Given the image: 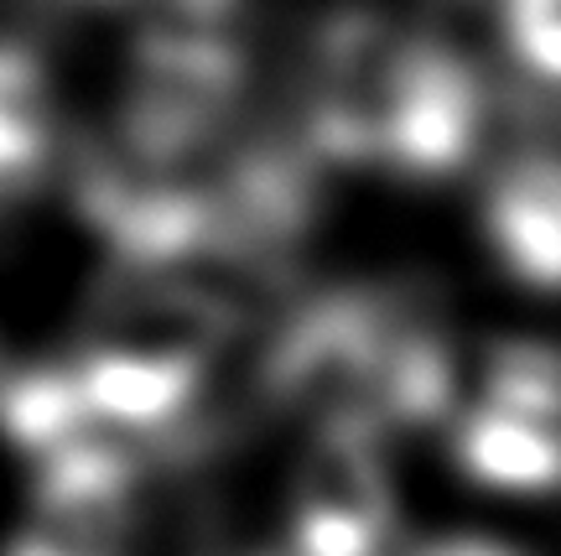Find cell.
Masks as SVG:
<instances>
[{
    "label": "cell",
    "mask_w": 561,
    "mask_h": 556,
    "mask_svg": "<svg viewBox=\"0 0 561 556\" xmlns=\"http://www.w3.org/2000/svg\"><path fill=\"white\" fill-rule=\"evenodd\" d=\"M380 438L318 432L291 484V556H380L396 520Z\"/></svg>",
    "instance_id": "obj_1"
},
{
    "label": "cell",
    "mask_w": 561,
    "mask_h": 556,
    "mask_svg": "<svg viewBox=\"0 0 561 556\" xmlns=\"http://www.w3.org/2000/svg\"><path fill=\"white\" fill-rule=\"evenodd\" d=\"M453 447H458L462 474L489 489H510V495L546 489L557 474V427L525 421L500 406H483L479 417L462 421Z\"/></svg>",
    "instance_id": "obj_2"
},
{
    "label": "cell",
    "mask_w": 561,
    "mask_h": 556,
    "mask_svg": "<svg viewBox=\"0 0 561 556\" xmlns=\"http://www.w3.org/2000/svg\"><path fill=\"white\" fill-rule=\"evenodd\" d=\"M489 224H494L504 260L525 281L551 286V276H557V172H551V161L541 157L520 172H510L489 203Z\"/></svg>",
    "instance_id": "obj_3"
},
{
    "label": "cell",
    "mask_w": 561,
    "mask_h": 556,
    "mask_svg": "<svg viewBox=\"0 0 561 556\" xmlns=\"http://www.w3.org/2000/svg\"><path fill=\"white\" fill-rule=\"evenodd\" d=\"M483 390H489V406H500V411L557 427V364H551L546 343H504L489 359Z\"/></svg>",
    "instance_id": "obj_4"
},
{
    "label": "cell",
    "mask_w": 561,
    "mask_h": 556,
    "mask_svg": "<svg viewBox=\"0 0 561 556\" xmlns=\"http://www.w3.org/2000/svg\"><path fill=\"white\" fill-rule=\"evenodd\" d=\"M416 556H515L510 546H494V541H442V546H426Z\"/></svg>",
    "instance_id": "obj_5"
}]
</instances>
